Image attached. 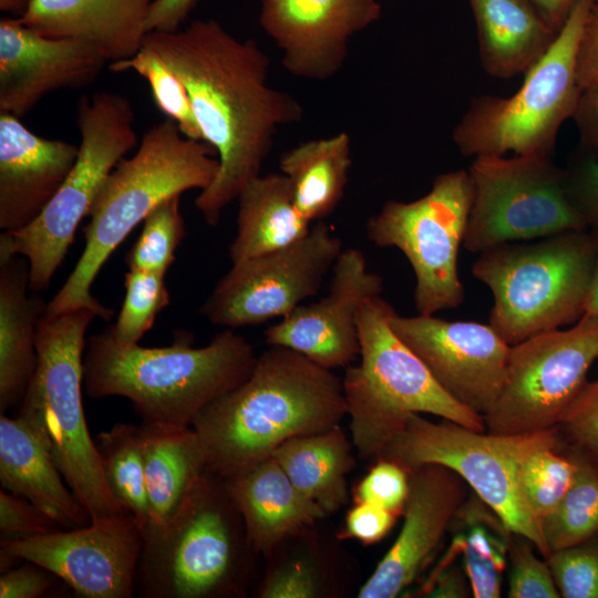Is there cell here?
Returning a JSON list of instances; mask_svg holds the SVG:
<instances>
[{
    "mask_svg": "<svg viewBox=\"0 0 598 598\" xmlns=\"http://www.w3.org/2000/svg\"><path fill=\"white\" fill-rule=\"evenodd\" d=\"M594 1L576 3L548 50L524 73L523 84L511 96L472 99L452 132L463 156L553 154L558 131L573 117L582 91L576 56Z\"/></svg>",
    "mask_w": 598,
    "mask_h": 598,
    "instance_id": "cell-9",
    "label": "cell"
},
{
    "mask_svg": "<svg viewBox=\"0 0 598 598\" xmlns=\"http://www.w3.org/2000/svg\"><path fill=\"white\" fill-rule=\"evenodd\" d=\"M389 321L447 394L483 417L492 410L506 379L512 346L489 323L405 317L394 309Z\"/></svg>",
    "mask_w": 598,
    "mask_h": 598,
    "instance_id": "cell-17",
    "label": "cell"
},
{
    "mask_svg": "<svg viewBox=\"0 0 598 598\" xmlns=\"http://www.w3.org/2000/svg\"><path fill=\"white\" fill-rule=\"evenodd\" d=\"M28 290V260L0 255L1 414L21 403L38 364L37 329L47 305Z\"/></svg>",
    "mask_w": 598,
    "mask_h": 598,
    "instance_id": "cell-26",
    "label": "cell"
},
{
    "mask_svg": "<svg viewBox=\"0 0 598 598\" xmlns=\"http://www.w3.org/2000/svg\"><path fill=\"white\" fill-rule=\"evenodd\" d=\"M255 554H269L327 513L302 495L272 456L226 478Z\"/></svg>",
    "mask_w": 598,
    "mask_h": 598,
    "instance_id": "cell-24",
    "label": "cell"
},
{
    "mask_svg": "<svg viewBox=\"0 0 598 598\" xmlns=\"http://www.w3.org/2000/svg\"><path fill=\"white\" fill-rule=\"evenodd\" d=\"M571 118L578 127L582 150L598 159V86L581 91Z\"/></svg>",
    "mask_w": 598,
    "mask_h": 598,
    "instance_id": "cell-49",
    "label": "cell"
},
{
    "mask_svg": "<svg viewBox=\"0 0 598 598\" xmlns=\"http://www.w3.org/2000/svg\"><path fill=\"white\" fill-rule=\"evenodd\" d=\"M106 62L89 40L48 37L20 18H2L0 113L21 118L53 91L89 86Z\"/></svg>",
    "mask_w": 598,
    "mask_h": 598,
    "instance_id": "cell-20",
    "label": "cell"
},
{
    "mask_svg": "<svg viewBox=\"0 0 598 598\" xmlns=\"http://www.w3.org/2000/svg\"><path fill=\"white\" fill-rule=\"evenodd\" d=\"M216 155L210 145L186 137L167 117L148 128L135 154L121 159L101 186L83 228L81 257L44 313L56 316L86 308L109 321L114 311L92 295L101 268L161 203L208 187L219 168Z\"/></svg>",
    "mask_w": 598,
    "mask_h": 598,
    "instance_id": "cell-4",
    "label": "cell"
},
{
    "mask_svg": "<svg viewBox=\"0 0 598 598\" xmlns=\"http://www.w3.org/2000/svg\"><path fill=\"white\" fill-rule=\"evenodd\" d=\"M96 317L86 308L42 315L38 364L18 413L43 439L91 522L128 513L106 483L82 403L85 334Z\"/></svg>",
    "mask_w": 598,
    "mask_h": 598,
    "instance_id": "cell-6",
    "label": "cell"
},
{
    "mask_svg": "<svg viewBox=\"0 0 598 598\" xmlns=\"http://www.w3.org/2000/svg\"><path fill=\"white\" fill-rule=\"evenodd\" d=\"M561 448L577 468L563 499L540 522L550 554L598 535V466L575 448L563 443Z\"/></svg>",
    "mask_w": 598,
    "mask_h": 598,
    "instance_id": "cell-34",
    "label": "cell"
},
{
    "mask_svg": "<svg viewBox=\"0 0 598 598\" xmlns=\"http://www.w3.org/2000/svg\"><path fill=\"white\" fill-rule=\"evenodd\" d=\"M1 488L41 508L61 528L91 523L86 509L66 484L49 447L21 415L0 417Z\"/></svg>",
    "mask_w": 598,
    "mask_h": 598,
    "instance_id": "cell-25",
    "label": "cell"
},
{
    "mask_svg": "<svg viewBox=\"0 0 598 598\" xmlns=\"http://www.w3.org/2000/svg\"><path fill=\"white\" fill-rule=\"evenodd\" d=\"M556 429L564 445L598 466V380L586 383Z\"/></svg>",
    "mask_w": 598,
    "mask_h": 598,
    "instance_id": "cell-41",
    "label": "cell"
},
{
    "mask_svg": "<svg viewBox=\"0 0 598 598\" xmlns=\"http://www.w3.org/2000/svg\"><path fill=\"white\" fill-rule=\"evenodd\" d=\"M473 187L467 171L439 174L422 197L388 200L367 220L368 239L395 247L415 276L414 305L420 315L455 309L464 300L457 256L467 225Z\"/></svg>",
    "mask_w": 598,
    "mask_h": 598,
    "instance_id": "cell-13",
    "label": "cell"
},
{
    "mask_svg": "<svg viewBox=\"0 0 598 598\" xmlns=\"http://www.w3.org/2000/svg\"><path fill=\"white\" fill-rule=\"evenodd\" d=\"M135 594L146 598H213L244 594L254 553L223 477L206 470L175 513L148 524Z\"/></svg>",
    "mask_w": 598,
    "mask_h": 598,
    "instance_id": "cell-5",
    "label": "cell"
},
{
    "mask_svg": "<svg viewBox=\"0 0 598 598\" xmlns=\"http://www.w3.org/2000/svg\"><path fill=\"white\" fill-rule=\"evenodd\" d=\"M94 443L111 492L143 530L151 516L140 424L117 423Z\"/></svg>",
    "mask_w": 598,
    "mask_h": 598,
    "instance_id": "cell-33",
    "label": "cell"
},
{
    "mask_svg": "<svg viewBox=\"0 0 598 598\" xmlns=\"http://www.w3.org/2000/svg\"><path fill=\"white\" fill-rule=\"evenodd\" d=\"M154 1L32 0L20 20L48 37L89 40L113 63L142 49Z\"/></svg>",
    "mask_w": 598,
    "mask_h": 598,
    "instance_id": "cell-23",
    "label": "cell"
},
{
    "mask_svg": "<svg viewBox=\"0 0 598 598\" xmlns=\"http://www.w3.org/2000/svg\"><path fill=\"white\" fill-rule=\"evenodd\" d=\"M467 172L473 198L463 247L471 252L588 229L566 168L549 154L480 156Z\"/></svg>",
    "mask_w": 598,
    "mask_h": 598,
    "instance_id": "cell-12",
    "label": "cell"
},
{
    "mask_svg": "<svg viewBox=\"0 0 598 598\" xmlns=\"http://www.w3.org/2000/svg\"><path fill=\"white\" fill-rule=\"evenodd\" d=\"M198 0H155L150 11L146 29L172 32L181 29Z\"/></svg>",
    "mask_w": 598,
    "mask_h": 598,
    "instance_id": "cell-50",
    "label": "cell"
},
{
    "mask_svg": "<svg viewBox=\"0 0 598 598\" xmlns=\"http://www.w3.org/2000/svg\"><path fill=\"white\" fill-rule=\"evenodd\" d=\"M351 164V138L346 132L300 143L279 158L295 205L310 223L331 214L341 202Z\"/></svg>",
    "mask_w": 598,
    "mask_h": 598,
    "instance_id": "cell-31",
    "label": "cell"
},
{
    "mask_svg": "<svg viewBox=\"0 0 598 598\" xmlns=\"http://www.w3.org/2000/svg\"><path fill=\"white\" fill-rule=\"evenodd\" d=\"M482 68L494 78L525 73L550 47L557 32L529 0H468Z\"/></svg>",
    "mask_w": 598,
    "mask_h": 598,
    "instance_id": "cell-27",
    "label": "cell"
},
{
    "mask_svg": "<svg viewBox=\"0 0 598 598\" xmlns=\"http://www.w3.org/2000/svg\"><path fill=\"white\" fill-rule=\"evenodd\" d=\"M547 25L558 32L579 0H529Z\"/></svg>",
    "mask_w": 598,
    "mask_h": 598,
    "instance_id": "cell-52",
    "label": "cell"
},
{
    "mask_svg": "<svg viewBox=\"0 0 598 598\" xmlns=\"http://www.w3.org/2000/svg\"><path fill=\"white\" fill-rule=\"evenodd\" d=\"M556 435V427L520 435L491 434L444 419L435 423L413 413L379 458L392 461L409 473L425 464L453 470L512 532L529 539L547 559L550 551L542 524L522 493L518 468L529 451Z\"/></svg>",
    "mask_w": 598,
    "mask_h": 598,
    "instance_id": "cell-11",
    "label": "cell"
},
{
    "mask_svg": "<svg viewBox=\"0 0 598 598\" xmlns=\"http://www.w3.org/2000/svg\"><path fill=\"white\" fill-rule=\"evenodd\" d=\"M576 463L561 448L557 435L529 451L518 468V481L525 501L542 522L563 499L571 486Z\"/></svg>",
    "mask_w": 598,
    "mask_h": 598,
    "instance_id": "cell-35",
    "label": "cell"
},
{
    "mask_svg": "<svg viewBox=\"0 0 598 598\" xmlns=\"http://www.w3.org/2000/svg\"><path fill=\"white\" fill-rule=\"evenodd\" d=\"M534 548L529 539L513 532L507 554V596L509 598H560L547 560L539 559Z\"/></svg>",
    "mask_w": 598,
    "mask_h": 598,
    "instance_id": "cell-40",
    "label": "cell"
},
{
    "mask_svg": "<svg viewBox=\"0 0 598 598\" xmlns=\"http://www.w3.org/2000/svg\"><path fill=\"white\" fill-rule=\"evenodd\" d=\"M448 532L454 539L447 556L460 549L470 578L473 597L498 598L507 567L513 532L503 518L470 488Z\"/></svg>",
    "mask_w": 598,
    "mask_h": 598,
    "instance_id": "cell-32",
    "label": "cell"
},
{
    "mask_svg": "<svg viewBox=\"0 0 598 598\" xmlns=\"http://www.w3.org/2000/svg\"><path fill=\"white\" fill-rule=\"evenodd\" d=\"M353 491L355 503L367 502L402 514L410 489V474L399 464L378 458Z\"/></svg>",
    "mask_w": 598,
    "mask_h": 598,
    "instance_id": "cell-42",
    "label": "cell"
},
{
    "mask_svg": "<svg viewBox=\"0 0 598 598\" xmlns=\"http://www.w3.org/2000/svg\"><path fill=\"white\" fill-rule=\"evenodd\" d=\"M61 528L41 508L27 498L0 489L1 540L23 539Z\"/></svg>",
    "mask_w": 598,
    "mask_h": 598,
    "instance_id": "cell-43",
    "label": "cell"
},
{
    "mask_svg": "<svg viewBox=\"0 0 598 598\" xmlns=\"http://www.w3.org/2000/svg\"><path fill=\"white\" fill-rule=\"evenodd\" d=\"M347 415L342 380L283 347L257 357L250 375L205 406L192 427L207 470L226 478L270 456L286 441L327 431Z\"/></svg>",
    "mask_w": 598,
    "mask_h": 598,
    "instance_id": "cell-2",
    "label": "cell"
},
{
    "mask_svg": "<svg viewBox=\"0 0 598 598\" xmlns=\"http://www.w3.org/2000/svg\"><path fill=\"white\" fill-rule=\"evenodd\" d=\"M125 297L116 322L110 326L114 339L123 344H135L152 329L157 315L171 297L165 275L128 270L124 279Z\"/></svg>",
    "mask_w": 598,
    "mask_h": 598,
    "instance_id": "cell-38",
    "label": "cell"
},
{
    "mask_svg": "<svg viewBox=\"0 0 598 598\" xmlns=\"http://www.w3.org/2000/svg\"><path fill=\"white\" fill-rule=\"evenodd\" d=\"M396 514L367 502L355 503L349 509L341 538L357 539L364 545L382 540L393 527Z\"/></svg>",
    "mask_w": 598,
    "mask_h": 598,
    "instance_id": "cell-46",
    "label": "cell"
},
{
    "mask_svg": "<svg viewBox=\"0 0 598 598\" xmlns=\"http://www.w3.org/2000/svg\"><path fill=\"white\" fill-rule=\"evenodd\" d=\"M110 70L134 71L143 76L150 84L157 109L174 121L186 137L203 141L186 87L153 50L143 45L132 58L110 63Z\"/></svg>",
    "mask_w": 598,
    "mask_h": 598,
    "instance_id": "cell-37",
    "label": "cell"
},
{
    "mask_svg": "<svg viewBox=\"0 0 598 598\" xmlns=\"http://www.w3.org/2000/svg\"><path fill=\"white\" fill-rule=\"evenodd\" d=\"M320 592L319 578L308 564L290 563L278 567L262 581V598H313Z\"/></svg>",
    "mask_w": 598,
    "mask_h": 598,
    "instance_id": "cell-45",
    "label": "cell"
},
{
    "mask_svg": "<svg viewBox=\"0 0 598 598\" xmlns=\"http://www.w3.org/2000/svg\"><path fill=\"white\" fill-rule=\"evenodd\" d=\"M80 146L31 132L0 113V228L17 231L45 208L72 171Z\"/></svg>",
    "mask_w": 598,
    "mask_h": 598,
    "instance_id": "cell-22",
    "label": "cell"
},
{
    "mask_svg": "<svg viewBox=\"0 0 598 598\" xmlns=\"http://www.w3.org/2000/svg\"><path fill=\"white\" fill-rule=\"evenodd\" d=\"M597 359L598 315H584L571 328L512 346L504 385L484 416L486 432L520 435L556 427Z\"/></svg>",
    "mask_w": 598,
    "mask_h": 598,
    "instance_id": "cell-14",
    "label": "cell"
},
{
    "mask_svg": "<svg viewBox=\"0 0 598 598\" xmlns=\"http://www.w3.org/2000/svg\"><path fill=\"white\" fill-rule=\"evenodd\" d=\"M566 171L574 204L584 216L588 228L598 233V159L582 151Z\"/></svg>",
    "mask_w": 598,
    "mask_h": 598,
    "instance_id": "cell-44",
    "label": "cell"
},
{
    "mask_svg": "<svg viewBox=\"0 0 598 598\" xmlns=\"http://www.w3.org/2000/svg\"><path fill=\"white\" fill-rule=\"evenodd\" d=\"M142 547V528L130 513L0 542L1 550L45 568L84 598H132Z\"/></svg>",
    "mask_w": 598,
    "mask_h": 598,
    "instance_id": "cell-16",
    "label": "cell"
},
{
    "mask_svg": "<svg viewBox=\"0 0 598 598\" xmlns=\"http://www.w3.org/2000/svg\"><path fill=\"white\" fill-rule=\"evenodd\" d=\"M59 579L45 568L24 560L1 574L0 598H39L48 594Z\"/></svg>",
    "mask_w": 598,
    "mask_h": 598,
    "instance_id": "cell-47",
    "label": "cell"
},
{
    "mask_svg": "<svg viewBox=\"0 0 598 598\" xmlns=\"http://www.w3.org/2000/svg\"><path fill=\"white\" fill-rule=\"evenodd\" d=\"M393 307L380 296L358 315L360 363L342 379L352 444L362 458H379L413 413H426L486 431L484 417L455 401L422 360L394 333Z\"/></svg>",
    "mask_w": 598,
    "mask_h": 598,
    "instance_id": "cell-7",
    "label": "cell"
},
{
    "mask_svg": "<svg viewBox=\"0 0 598 598\" xmlns=\"http://www.w3.org/2000/svg\"><path fill=\"white\" fill-rule=\"evenodd\" d=\"M576 76L581 90L598 86V0L589 9L576 56Z\"/></svg>",
    "mask_w": 598,
    "mask_h": 598,
    "instance_id": "cell-48",
    "label": "cell"
},
{
    "mask_svg": "<svg viewBox=\"0 0 598 598\" xmlns=\"http://www.w3.org/2000/svg\"><path fill=\"white\" fill-rule=\"evenodd\" d=\"M186 87L203 142L217 153L215 179L195 206L210 226L260 175L281 126L299 123L303 107L268 84L269 58L252 39L239 40L213 19L177 31H151L144 44Z\"/></svg>",
    "mask_w": 598,
    "mask_h": 598,
    "instance_id": "cell-1",
    "label": "cell"
},
{
    "mask_svg": "<svg viewBox=\"0 0 598 598\" xmlns=\"http://www.w3.org/2000/svg\"><path fill=\"white\" fill-rule=\"evenodd\" d=\"M185 235L181 195L173 196L155 207L144 219L137 240L125 256L128 270L166 275Z\"/></svg>",
    "mask_w": 598,
    "mask_h": 598,
    "instance_id": "cell-36",
    "label": "cell"
},
{
    "mask_svg": "<svg viewBox=\"0 0 598 598\" xmlns=\"http://www.w3.org/2000/svg\"><path fill=\"white\" fill-rule=\"evenodd\" d=\"M409 474L400 534L360 588L359 598H394L409 588L437 551L470 493L465 481L444 465L425 464Z\"/></svg>",
    "mask_w": 598,
    "mask_h": 598,
    "instance_id": "cell-21",
    "label": "cell"
},
{
    "mask_svg": "<svg viewBox=\"0 0 598 598\" xmlns=\"http://www.w3.org/2000/svg\"><path fill=\"white\" fill-rule=\"evenodd\" d=\"M343 250L341 239L318 221L299 241L233 264L199 308L210 323L237 329L282 318L318 293Z\"/></svg>",
    "mask_w": 598,
    "mask_h": 598,
    "instance_id": "cell-15",
    "label": "cell"
},
{
    "mask_svg": "<svg viewBox=\"0 0 598 598\" xmlns=\"http://www.w3.org/2000/svg\"><path fill=\"white\" fill-rule=\"evenodd\" d=\"M257 357L235 329L226 328L199 348L183 330L168 346L144 348L117 342L107 327L86 339L83 389L92 399H127L143 424L185 429L205 406L240 385Z\"/></svg>",
    "mask_w": 598,
    "mask_h": 598,
    "instance_id": "cell-3",
    "label": "cell"
},
{
    "mask_svg": "<svg viewBox=\"0 0 598 598\" xmlns=\"http://www.w3.org/2000/svg\"><path fill=\"white\" fill-rule=\"evenodd\" d=\"M32 0H0V10L21 18L28 11Z\"/></svg>",
    "mask_w": 598,
    "mask_h": 598,
    "instance_id": "cell-54",
    "label": "cell"
},
{
    "mask_svg": "<svg viewBox=\"0 0 598 598\" xmlns=\"http://www.w3.org/2000/svg\"><path fill=\"white\" fill-rule=\"evenodd\" d=\"M133 123V106L124 95L101 91L79 100L76 124L81 143L72 171L31 224L0 236V255L28 260L32 292L49 287L105 178L136 145Z\"/></svg>",
    "mask_w": 598,
    "mask_h": 598,
    "instance_id": "cell-10",
    "label": "cell"
},
{
    "mask_svg": "<svg viewBox=\"0 0 598 598\" xmlns=\"http://www.w3.org/2000/svg\"><path fill=\"white\" fill-rule=\"evenodd\" d=\"M596 245V267L584 315H598V233L591 230Z\"/></svg>",
    "mask_w": 598,
    "mask_h": 598,
    "instance_id": "cell-53",
    "label": "cell"
},
{
    "mask_svg": "<svg viewBox=\"0 0 598 598\" xmlns=\"http://www.w3.org/2000/svg\"><path fill=\"white\" fill-rule=\"evenodd\" d=\"M381 13L378 0H260L259 24L290 74L326 81L344 65L351 39Z\"/></svg>",
    "mask_w": 598,
    "mask_h": 598,
    "instance_id": "cell-19",
    "label": "cell"
},
{
    "mask_svg": "<svg viewBox=\"0 0 598 598\" xmlns=\"http://www.w3.org/2000/svg\"><path fill=\"white\" fill-rule=\"evenodd\" d=\"M237 233L229 246L233 264L286 248L310 231L297 209L289 179L280 173L258 175L238 196Z\"/></svg>",
    "mask_w": 598,
    "mask_h": 598,
    "instance_id": "cell-28",
    "label": "cell"
},
{
    "mask_svg": "<svg viewBox=\"0 0 598 598\" xmlns=\"http://www.w3.org/2000/svg\"><path fill=\"white\" fill-rule=\"evenodd\" d=\"M382 290L383 280L369 270L363 252L343 249L332 267L328 293L310 305L297 306L268 327L265 341L295 350L330 370L348 368L360 355L361 306Z\"/></svg>",
    "mask_w": 598,
    "mask_h": 598,
    "instance_id": "cell-18",
    "label": "cell"
},
{
    "mask_svg": "<svg viewBox=\"0 0 598 598\" xmlns=\"http://www.w3.org/2000/svg\"><path fill=\"white\" fill-rule=\"evenodd\" d=\"M595 267V238L585 229L485 250L472 274L493 295L489 324L514 346L578 321Z\"/></svg>",
    "mask_w": 598,
    "mask_h": 598,
    "instance_id": "cell-8",
    "label": "cell"
},
{
    "mask_svg": "<svg viewBox=\"0 0 598 598\" xmlns=\"http://www.w3.org/2000/svg\"><path fill=\"white\" fill-rule=\"evenodd\" d=\"M546 560L563 598H598V535Z\"/></svg>",
    "mask_w": 598,
    "mask_h": 598,
    "instance_id": "cell-39",
    "label": "cell"
},
{
    "mask_svg": "<svg viewBox=\"0 0 598 598\" xmlns=\"http://www.w3.org/2000/svg\"><path fill=\"white\" fill-rule=\"evenodd\" d=\"M352 445L338 424L320 433L290 439L270 456L302 495L331 514L349 501L347 475L354 466Z\"/></svg>",
    "mask_w": 598,
    "mask_h": 598,
    "instance_id": "cell-29",
    "label": "cell"
},
{
    "mask_svg": "<svg viewBox=\"0 0 598 598\" xmlns=\"http://www.w3.org/2000/svg\"><path fill=\"white\" fill-rule=\"evenodd\" d=\"M421 594L429 597H467L473 596L470 578L464 564L453 565L451 568L442 569L436 575L429 578L426 585L421 589Z\"/></svg>",
    "mask_w": 598,
    "mask_h": 598,
    "instance_id": "cell-51",
    "label": "cell"
},
{
    "mask_svg": "<svg viewBox=\"0 0 598 598\" xmlns=\"http://www.w3.org/2000/svg\"><path fill=\"white\" fill-rule=\"evenodd\" d=\"M150 503L148 524L169 518L195 481L207 470L203 446L192 426L168 429L140 423Z\"/></svg>",
    "mask_w": 598,
    "mask_h": 598,
    "instance_id": "cell-30",
    "label": "cell"
}]
</instances>
